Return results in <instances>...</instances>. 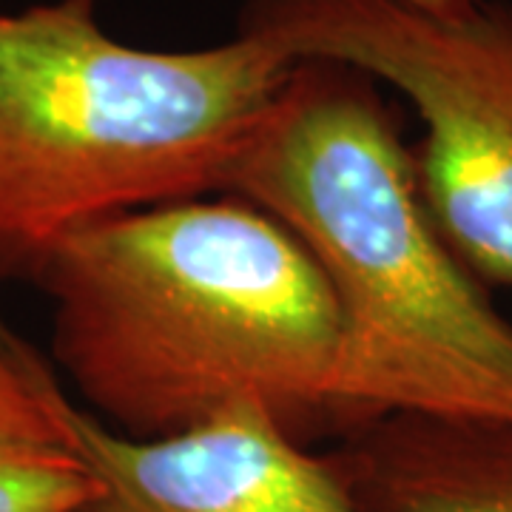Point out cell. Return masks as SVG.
Instances as JSON below:
<instances>
[{
	"mask_svg": "<svg viewBox=\"0 0 512 512\" xmlns=\"http://www.w3.org/2000/svg\"><path fill=\"white\" fill-rule=\"evenodd\" d=\"M80 407L165 439L256 404L296 439L330 421L339 322L322 271L254 202L220 194L77 231L32 276Z\"/></svg>",
	"mask_w": 512,
	"mask_h": 512,
	"instance_id": "cell-1",
	"label": "cell"
},
{
	"mask_svg": "<svg viewBox=\"0 0 512 512\" xmlns=\"http://www.w3.org/2000/svg\"><path fill=\"white\" fill-rule=\"evenodd\" d=\"M376 86L296 60L222 194L282 222L328 282L336 427L393 413L512 427V322L441 237Z\"/></svg>",
	"mask_w": 512,
	"mask_h": 512,
	"instance_id": "cell-2",
	"label": "cell"
},
{
	"mask_svg": "<svg viewBox=\"0 0 512 512\" xmlns=\"http://www.w3.org/2000/svg\"><path fill=\"white\" fill-rule=\"evenodd\" d=\"M89 0L0 15V282L57 242L157 205L225 191L296 60L262 37L146 49Z\"/></svg>",
	"mask_w": 512,
	"mask_h": 512,
	"instance_id": "cell-3",
	"label": "cell"
},
{
	"mask_svg": "<svg viewBox=\"0 0 512 512\" xmlns=\"http://www.w3.org/2000/svg\"><path fill=\"white\" fill-rule=\"evenodd\" d=\"M239 32L399 92L421 123V200L450 251L512 285V6L430 15L402 0H248Z\"/></svg>",
	"mask_w": 512,
	"mask_h": 512,
	"instance_id": "cell-4",
	"label": "cell"
},
{
	"mask_svg": "<svg viewBox=\"0 0 512 512\" xmlns=\"http://www.w3.org/2000/svg\"><path fill=\"white\" fill-rule=\"evenodd\" d=\"M100 498L86 512H370L333 456L256 404L165 439H126L66 396Z\"/></svg>",
	"mask_w": 512,
	"mask_h": 512,
	"instance_id": "cell-5",
	"label": "cell"
},
{
	"mask_svg": "<svg viewBox=\"0 0 512 512\" xmlns=\"http://www.w3.org/2000/svg\"><path fill=\"white\" fill-rule=\"evenodd\" d=\"M370 512H512V427L382 416L345 430L333 453Z\"/></svg>",
	"mask_w": 512,
	"mask_h": 512,
	"instance_id": "cell-6",
	"label": "cell"
},
{
	"mask_svg": "<svg viewBox=\"0 0 512 512\" xmlns=\"http://www.w3.org/2000/svg\"><path fill=\"white\" fill-rule=\"evenodd\" d=\"M66 396L55 367L0 325V512H86L100 498Z\"/></svg>",
	"mask_w": 512,
	"mask_h": 512,
	"instance_id": "cell-7",
	"label": "cell"
},
{
	"mask_svg": "<svg viewBox=\"0 0 512 512\" xmlns=\"http://www.w3.org/2000/svg\"><path fill=\"white\" fill-rule=\"evenodd\" d=\"M89 3H97V0H89ZM402 3L421 12H430V15H456L461 9H467L473 0H402Z\"/></svg>",
	"mask_w": 512,
	"mask_h": 512,
	"instance_id": "cell-8",
	"label": "cell"
}]
</instances>
